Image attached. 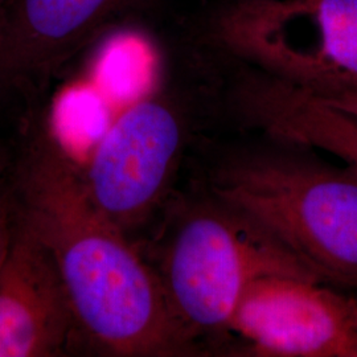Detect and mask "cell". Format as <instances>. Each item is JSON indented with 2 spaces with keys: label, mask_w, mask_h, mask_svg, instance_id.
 Masks as SVG:
<instances>
[{
  "label": "cell",
  "mask_w": 357,
  "mask_h": 357,
  "mask_svg": "<svg viewBox=\"0 0 357 357\" xmlns=\"http://www.w3.org/2000/svg\"><path fill=\"white\" fill-rule=\"evenodd\" d=\"M192 89H162L132 103L105 131L84 175L91 202L121 229L138 227L166 196L195 123L216 116L199 76Z\"/></svg>",
  "instance_id": "277c9868"
},
{
  "label": "cell",
  "mask_w": 357,
  "mask_h": 357,
  "mask_svg": "<svg viewBox=\"0 0 357 357\" xmlns=\"http://www.w3.org/2000/svg\"><path fill=\"white\" fill-rule=\"evenodd\" d=\"M158 0H0V105L31 102L93 40Z\"/></svg>",
  "instance_id": "5b68a950"
},
{
  "label": "cell",
  "mask_w": 357,
  "mask_h": 357,
  "mask_svg": "<svg viewBox=\"0 0 357 357\" xmlns=\"http://www.w3.org/2000/svg\"><path fill=\"white\" fill-rule=\"evenodd\" d=\"M213 197L268 230L327 284L357 294V174L287 156L222 167Z\"/></svg>",
  "instance_id": "7a4b0ae2"
},
{
  "label": "cell",
  "mask_w": 357,
  "mask_h": 357,
  "mask_svg": "<svg viewBox=\"0 0 357 357\" xmlns=\"http://www.w3.org/2000/svg\"><path fill=\"white\" fill-rule=\"evenodd\" d=\"M228 1H240V0H218L217 3H228Z\"/></svg>",
  "instance_id": "7c38bea8"
},
{
  "label": "cell",
  "mask_w": 357,
  "mask_h": 357,
  "mask_svg": "<svg viewBox=\"0 0 357 357\" xmlns=\"http://www.w3.org/2000/svg\"><path fill=\"white\" fill-rule=\"evenodd\" d=\"M82 343L48 250L17 221L0 264V357L66 356Z\"/></svg>",
  "instance_id": "9c48e42d"
},
{
  "label": "cell",
  "mask_w": 357,
  "mask_h": 357,
  "mask_svg": "<svg viewBox=\"0 0 357 357\" xmlns=\"http://www.w3.org/2000/svg\"><path fill=\"white\" fill-rule=\"evenodd\" d=\"M273 275L326 283L268 230L216 197L181 220L159 274L171 307L193 343L205 335L229 331L246 287Z\"/></svg>",
  "instance_id": "3957f363"
},
{
  "label": "cell",
  "mask_w": 357,
  "mask_h": 357,
  "mask_svg": "<svg viewBox=\"0 0 357 357\" xmlns=\"http://www.w3.org/2000/svg\"><path fill=\"white\" fill-rule=\"evenodd\" d=\"M16 218L51 255L82 343L106 356L196 352L159 274L91 202L82 172L60 146L41 142L26 155Z\"/></svg>",
  "instance_id": "6da1fadb"
},
{
  "label": "cell",
  "mask_w": 357,
  "mask_h": 357,
  "mask_svg": "<svg viewBox=\"0 0 357 357\" xmlns=\"http://www.w3.org/2000/svg\"><path fill=\"white\" fill-rule=\"evenodd\" d=\"M352 114L357 115V110H356V112H355V113H352Z\"/></svg>",
  "instance_id": "4fadbf2b"
},
{
  "label": "cell",
  "mask_w": 357,
  "mask_h": 357,
  "mask_svg": "<svg viewBox=\"0 0 357 357\" xmlns=\"http://www.w3.org/2000/svg\"><path fill=\"white\" fill-rule=\"evenodd\" d=\"M268 32L275 61L294 84L357 110V0H277Z\"/></svg>",
  "instance_id": "ba28073f"
},
{
  "label": "cell",
  "mask_w": 357,
  "mask_h": 357,
  "mask_svg": "<svg viewBox=\"0 0 357 357\" xmlns=\"http://www.w3.org/2000/svg\"><path fill=\"white\" fill-rule=\"evenodd\" d=\"M3 169H4V159H3V155L0 153V176L3 174Z\"/></svg>",
  "instance_id": "8fae6325"
},
{
  "label": "cell",
  "mask_w": 357,
  "mask_h": 357,
  "mask_svg": "<svg viewBox=\"0 0 357 357\" xmlns=\"http://www.w3.org/2000/svg\"><path fill=\"white\" fill-rule=\"evenodd\" d=\"M229 331L262 356L357 357V294L298 277L259 278L241 295Z\"/></svg>",
  "instance_id": "8992f818"
},
{
  "label": "cell",
  "mask_w": 357,
  "mask_h": 357,
  "mask_svg": "<svg viewBox=\"0 0 357 357\" xmlns=\"http://www.w3.org/2000/svg\"><path fill=\"white\" fill-rule=\"evenodd\" d=\"M209 79L220 114L275 141L332 153L357 174V115L224 52L212 59Z\"/></svg>",
  "instance_id": "52a82bcc"
},
{
  "label": "cell",
  "mask_w": 357,
  "mask_h": 357,
  "mask_svg": "<svg viewBox=\"0 0 357 357\" xmlns=\"http://www.w3.org/2000/svg\"><path fill=\"white\" fill-rule=\"evenodd\" d=\"M16 222L13 221L10 205L0 193V264L7 253L13 240Z\"/></svg>",
  "instance_id": "30bf717a"
}]
</instances>
